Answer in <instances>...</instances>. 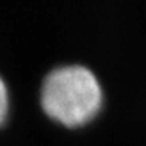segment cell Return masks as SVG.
I'll return each instance as SVG.
<instances>
[{
    "label": "cell",
    "mask_w": 146,
    "mask_h": 146,
    "mask_svg": "<svg viewBox=\"0 0 146 146\" xmlns=\"http://www.w3.org/2000/svg\"><path fill=\"white\" fill-rule=\"evenodd\" d=\"M11 113V91L5 78L0 75V127L6 124Z\"/></svg>",
    "instance_id": "7a4b0ae2"
},
{
    "label": "cell",
    "mask_w": 146,
    "mask_h": 146,
    "mask_svg": "<svg viewBox=\"0 0 146 146\" xmlns=\"http://www.w3.org/2000/svg\"><path fill=\"white\" fill-rule=\"evenodd\" d=\"M104 88L97 73L85 64L52 67L39 88V104L51 122L67 130L85 128L104 109Z\"/></svg>",
    "instance_id": "6da1fadb"
}]
</instances>
